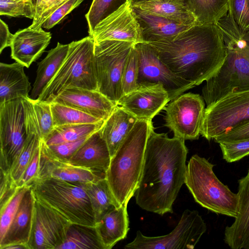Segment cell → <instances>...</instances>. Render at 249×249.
Instances as JSON below:
<instances>
[{"label":"cell","mask_w":249,"mask_h":249,"mask_svg":"<svg viewBox=\"0 0 249 249\" xmlns=\"http://www.w3.org/2000/svg\"><path fill=\"white\" fill-rule=\"evenodd\" d=\"M33 210L34 195L30 187L25 193L12 223L3 238L0 241V249L17 244L24 245L29 249Z\"/></svg>","instance_id":"cell-23"},{"label":"cell","mask_w":249,"mask_h":249,"mask_svg":"<svg viewBox=\"0 0 249 249\" xmlns=\"http://www.w3.org/2000/svg\"><path fill=\"white\" fill-rule=\"evenodd\" d=\"M148 0H130V1L131 2V4H134V3H136L142 2V1H148ZM185 0L186 1V0Z\"/></svg>","instance_id":"cell-50"},{"label":"cell","mask_w":249,"mask_h":249,"mask_svg":"<svg viewBox=\"0 0 249 249\" xmlns=\"http://www.w3.org/2000/svg\"><path fill=\"white\" fill-rule=\"evenodd\" d=\"M21 98L0 104V169L10 171L26 140Z\"/></svg>","instance_id":"cell-11"},{"label":"cell","mask_w":249,"mask_h":249,"mask_svg":"<svg viewBox=\"0 0 249 249\" xmlns=\"http://www.w3.org/2000/svg\"><path fill=\"white\" fill-rule=\"evenodd\" d=\"M139 73V63L135 45L131 51L124 65L121 78L123 96L137 89Z\"/></svg>","instance_id":"cell-37"},{"label":"cell","mask_w":249,"mask_h":249,"mask_svg":"<svg viewBox=\"0 0 249 249\" xmlns=\"http://www.w3.org/2000/svg\"><path fill=\"white\" fill-rule=\"evenodd\" d=\"M132 8L140 26L143 42L171 40L195 25L180 24Z\"/></svg>","instance_id":"cell-22"},{"label":"cell","mask_w":249,"mask_h":249,"mask_svg":"<svg viewBox=\"0 0 249 249\" xmlns=\"http://www.w3.org/2000/svg\"><path fill=\"white\" fill-rule=\"evenodd\" d=\"M238 183V213L225 228L224 241L232 249H249V169Z\"/></svg>","instance_id":"cell-20"},{"label":"cell","mask_w":249,"mask_h":249,"mask_svg":"<svg viewBox=\"0 0 249 249\" xmlns=\"http://www.w3.org/2000/svg\"><path fill=\"white\" fill-rule=\"evenodd\" d=\"M52 102L72 107L103 121L117 106L98 90L81 88L67 89Z\"/></svg>","instance_id":"cell-18"},{"label":"cell","mask_w":249,"mask_h":249,"mask_svg":"<svg viewBox=\"0 0 249 249\" xmlns=\"http://www.w3.org/2000/svg\"><path fill=\"white\" fill-rule=\"evenodd\" d=\"M26 0L31 1L35 4H36V0Z\"/></svg>","instance_id":"cell-51"},{"label":"cell","mask_w":249,"mask_h":249,"mask_svg":"<svg viewBox=\"0 0 249 249\" xmlns=\"http://www.w3.org/2000/svg\"><path fill=\"white\" fill-rule=\"evenodd\" d=\"M51 38V33L42 27L34 29L29 26L19 30L13 35L11 57L28 68L41 56Z\"/></svg>","instance_id":"cell-19"},{"label":"cell","mask_w":249,"mask_h":249,"mask_svg":"<svg viewBox=\"0 0 249 249\" xmlns=\"http://www.w3.org/2000/svg\"><path fill=\"white\" fill-rule=\"evenodd\" d=\"M28 249L26 246L22 244H13L7 246L5 249Z\"/></svg>","instance_id":"cell-49"},{"label":"cell","mask_w":249,"mask_h":249,"mask_svg":"<svg viewBox=\"0 0 249 249\" xmlns=\"http://www.w3.org/2000/svg\"><path fill=\"white\" fill-rule=\"evenodd\" d=\"M0 209H1L14 197L19 188L13 179L10 171L0 170Z\"/></svg>","instance_id":"cell-44"},{"label":"cell","mask_w":249,"mask_h":249,"mask_svg":"<svg viewBox=\"0 0 249 249\" xmlns=\"http://www.w3.org/2000/svg\"><path fill=\"white\" fill-rule=\"evenodd\" d=\"M105 249L95 226L71 223L57 249Z\"/></svg>","instance_id":"cell-31"},{"label":"cell","mask_w":249,"mask_h":249,"mask_svg":"<svg viewBox=\"0 0 249 249\" xmlns=\"http://www.w3.org/2000/svg\"><path fill=\"white\" fill-rule=\"evenodd\" d=\"M104 122L93 124H68L55 126L43 141L47 145L76 141L87 138L100 130Z\"/></svg>","instance_id":"cell-33"},{"label":"cell","mask_w":249,"mask_h":249,"mask_svg":"<svg viewBox=\"0 0 249 249\" xmlns=\"http://www.w3.org/2000/svg\"><path fill=\"white\" fill-rule=\"evenodd\" d=\"M21 100L27 134H36L44 141L54 128L50 103L30 96Z\"/></svg>","instance_id":"cell-24"},{"label":"cell","mask_w":249,"mask_h":249,"mask_svg":"<svg viewBox=\"0 0 249 249\" xmlns=\"http://www.w3.org/2000/svg\"><path fill=\"white\" fill-rule=\"evenodd\" d=\"M94 44L90 36L69 43L68 52L61 67L37 99L51 103L70 88L98 90Z\"/></svg>","instance_id":"cell-5"},{"label":"cell","mask_w":249,"mask_h":249,"mask_svg":"<svg viewBox=\"0 0 249 249\" xmlns=\"http://www.w3.org/2000/svg\"><path fill=\"white\" fill-rule=\"evenodd\" d=\"M249 139V121L231 130L228 132L215 138L217 143L235 142Z\"/></svg>","instance_id":"cell-47"},{"label":"cell","mask_w":249,"mask_h":249,"mask_svg":"<svg viewBox=\"0 0 249 249\" xmlns=\"http://www.w3.org/2000/svg\"><path fill=\"white\" fill-rule=\"evenodd\" d=\"M69 48V44L58 42L56 46L49 50L46 57L38 63L31 98L37 99L51 82L63 63Z\"/></svg>","instance_id":"cell-29"},{"label":"cell","mask_w":249,"mask_h":249,"mask_svg":"<svg viewBox=\"0 0 249 249\" xmlns=\"http://www.w3.org/2000/svg\"><path fill=\"white\" fill-rule=\"evenodd\" d=\"M41 141L38 136L31 133H27L25 144L10 169L11 175L17 186Z\"/></svg>","instance_id":"cell-36"},{"label":"cell","mask_w":249,"mask_h":249,"mask_svg":"<svg viewBox=\"0 0 249 249\" xmlns=\"http://www.w3.org/2000/svg\"><path fill=\"white\" fill-rule=\"evenodd\" d=\"M249 121V90L229 93L206 106L200 135L208 141Z\"/></svg>","instance_id":"cell-9"},{"label":"cell","mask_w":249,"mask_h":249,"mask_svg":"<svg viewBox=\"0 0 249 249\" xmlns=\"http://www.w3.org/2000/svg\"><path fill=\"white\" fill-rule=\"evenodd\" d=\"M135 45L116 40L95 42L98 90L116 105L122 96L121 83L123 70Z\"/></svg>","instance_id":"cell-8"},{"label":"cell","mask_w":249,"mask_h":249,"mask_svg":"<svg viewBox=\"0 0 249 249\" xmlns=\"http://www.w3.org/2000/svg\"><path fill=\"white\" fill-rule=\"evenodd\" d=\"M146 43L171 71L195 87L216 74L226 56L216 24H196L171 40Z\"/></svg>","instance_id":"cell-2"},{"label":"cell","mask_w":249,"mask_h":249,"mask_svg":"<svg viewBox=\"0 0 249 249\" xmlns=\"http://www.w3.org/2000/svg\"><path fill=\"white\" fill-rule=\"evenodd\" d=\"M138 63V86L160 84L168 92L170 101L195 86L175 74L161 60L151 45L146 42L135 44Z\"/></svg>","instance_id":"cell-13"},{"label":"cell","mask_w":249,"mask_h":249,"mask_svg":"<svg viewBox=\"0 0 249 249\" xmlns=\"http://www.w3.org/2000/svg\"><path fill=\"white\" fill-rule=\"evenodd\" d=\"M84 0H68L56 9L45 21L42 27L50 29L57 24L68 14L77 7Z\"/></svg>","instance_id":"cell-45"},{"label":"cell","mask_w":249,"mask_h":249,"mask_svg":"<svg viewBox=\"0 0 249 249\" xmlns=\"http://www.w3.org/2000/svg\"><path fill=\"white\" fill-rule=\"evenodd\" d=\"M40 144L36 149L28 164L22 178L18 183V188L31 187L33 182L38 178L41 155Z\"/></svg>","instance_id":"cell-46"},{"label":"cell","mask_w":249,"mask_h":249,"mask_svg":"<svg viewBox=\"0 0 249 249\" xmlns=\"http://www.w3.org/2000/svg\"><path fill=\"white\" fill-rule=\"evenodd\" d=\"M218 144L223 158L228 162L239 160L249 155V139L235 142H221Z\"/></svg>","instance_id":"cell-40"},{"label":"cell","mask_w":249,"mask_h":249,"mask_svg":"<svg viewBox=\"0 0 249 249\" xmlns=\"http://www.w3.org/2000/svg\"><path fill=\"white\" fill-rule=\"evenodd\" d=\"M153 128L152 121L137 120L111 157L106 178L120 205L127 206L134 196L142 174L147 139Z\"/></svg>","instance_id":"cell-4"},{"label":"cell","mask_w":249,"mask_h":249,"mask_svg":"<svg viewBox=\"0 0 249 249\" xmlns=\"http://www.w3.org/2000/svg\"><path fill=\"white\" fill-rule=\"evenodd\" d=\"M31 187L19 188L16 195L0 210V241L4 237L18 210L26 192Z\"/></svg>","instance_id":"cell-39"},{"label":"cell","mask_w":249,"mask_h":249,"mask_svg":"<svg viewBox=\"0 0 249 249\" xmlns=\"http://www.w3.org/2000/svg\"><path fill=\"white\" fill-rule=\"evenodd\" d=\"M207 226L199 213L185 210L175 228L169 233L149 237L138 231L134 239L126 249H193L206 232Z\"/></svg>","instance_id":"cell-10"},{"label":"cell","mask_w":249,"mask_h":249,"mask_svg":"<svg viewBox=\"0 0 249 249\" xmlns=\"http://www.w3.org/2000/svg\"><path fill=\"white\" fill-rule=\"evenodd\" d=\"M88 137L76 141L51 145H47L44 142L47 151L52 156L60 161L68 162Z\"/></svg>","instance_id":"cell-42"},{"label":"cell","mask_w":249,"mask_h":249,"mask_svg":"<svg viewBox=\"0 0 249 249\" xmlns=\"http://www.w3.org/2000/svg\"><path fill=\"white\" fill-rule=\"evenodd\" d=\"M95 227L105 249H111L127 236L129 229L127 206L122 205L109 210Z\"/></svg>","instance_id":"cell-26"},{"label":"cell","mask_w":249,"mask_h":249,"mask_svg":"<svg viewBox=\"0 0 249 249\" xmlns=\"http://www.w3.org/2000/svg\"><path fill=\"white\" fill-rule=\"evenodd\" d=\"M226 49L221 67L206 81L202 96L209 106L231 93L249 90V31L240 29L230 13L217 23Z\"/></svg>","instance_id":"cell-3"},{"label":"cell","mask_w":249,"mask_h":249,"mask_svg":"<svg viewBox=\"0 0 249 249\" xmlns=\"http://www.w3.org/2000/svg\"><path fill=\"white\" fill-rule=\"evenodd\" d=\"M71 224L64 216L34 196L29 249H57L65 240Z\"/></svg>","instance_id":"cell-14"},{"label":"cell","mask_w":249,"mask_h":249,"mask_svg":"<svg viewBox=\"0 0 249 249\" xmlns=\"http://www.w3.org/2000/svg\"><path fill=\"white\" fill-rule=\"evenodd\" d=\"M201 24H216L229 10L230 0H186Z\"/></svg>","instance_id":"cell-32"},{"label":"cell","mask_w":249,"mask_h":249,"mask_svg":"<svg viewBox=\"0 0 249 249\" xmlns=\"http://www.w3.org/2000/svg\"><path fill=\"white\" fill-rule=\"evenodd\" d=\"M147 13L185 25L199 24L185 0H151L131 4Z\"/></svg>","instance_id":"cell-28"},{"label":"cell","mask_w":249,"mask_h":249,"mask_svg":"<svg viewBox=\"0 0 249 249\" xmlns=\"http://www.w3.org/2000/svg\"><path fill=\"white\" fill-rule=\"evenodd\" d=\"M111 157L100 130L89 136L68 163L96 172L106 173Z\"/></svg>","instance_id":"cell-21"},{"label":"cell","mask_w":249,"mask_h":249,"mask_svg":"<svg viewBox=\"0 0 249 249\" xmlns=\"http://www.w3.org/2000/svg\"><path fill=\"white\" fill-rule=\"evenodd\" d=\"M41 155L37 178H53L65 181L87 183L106 178V173L72 165L52 156L41 141Z\"/></svg>","instance_id":"cell-17"},{"label":"cell","mask_w":249,"mask_h":249,"mask_svg":"<svg viewBox=\"0 0 249 249\" xmlns=\"http://www.w3.org/2000/svg\"><path fill=\"white\" fill-rule=\"evenodd\" d=\"M19 62L0 63V104L12 100L29 97L31 83Z\"/></svg>","instance_id":"cell-25"},{"label":"cell","mask_w":249,"mask_h":249,"mask_svg":"<svg viewBox=\"0 0 249 249\" xmlns=\"http://www.w3.org/2000/svg\"><path fill=\"white\" fill-rule=\"evenodd\" d=\"M214 165L197 154L186 167L185 184L195 200L202 207L217 214L235 218L238 196L221 182L213 171Z\"/></svg>","instance_id":"cell-6"},{"label":"cell","mask_w":249,"mask_h":249,"mask_svg":"<svg viewBox=\"0 0 249 249\" xmlns=\"http://www.w3.org/2000/svg\"><path fill=\"white\" fill-rule=\"evenodd\" d=\"M170 101L164 108L165 126L175 137L185 141L198 139L206 108L203 97L188 92Z\"/></svg>","instance_id":"cell-12"},{"label":"cell","mask_w":249,"mask_h":249,"mask_svg":"<svg viewBox=\"0 0 249 249\" xmlns=\"http://www.w3.org/2000/svg\"><path fill=\"white\" fill-rule=\"evenodd\" d=\"M14 34L9 31L8 25L2 19L0 20V53L8 47H10Z\"/></svg>","instance_id":"cell-48"},{"label":"cell","mask_w":249,"mask_h":249,"mask_svg":"<svg viewBox=\"0 0 249 249\" xmlns=\"http://www.w3.org/2000/svg\"><path fill=\"white\" fill-rule=\"evenodd\" d=\"M91 36L95 42L104 40L143 42L140 25L129 0L118 10L101 21Z\"/></svg>","instance_id":"cell-15"},{"label":"cell","mask_w":249,"mask_h":249,"mask_svg":"<svg viewBox=\"0 0 249 249\" xmlns=\"http://www.w3.org/2000/svg\"><path fill=\"white\" fill-rule=\"evenodd\" d=\"M68 0H36V13L33 22L29 26L31 28L38 29L47 18L60 6Z\"/></svg>","instance_id":"cell-41"},{"label":"cell","mask_w":249,"mask_h":249,"mask_svg":"<svg viewBox=\"0 0 249 249\" xmlns=\"http://www.w3.org/2000/svg\"><path fill=\"white\" fill-rule=\"evenodd\" d=\"M170 101L169 95L162 85L150 84L139 86L123 95L117 105L138 120L152 121Z\"/></svg>","instance_id":"cell-16"},{"label":"cell","mask_w":249,"mask_h":249,"mask_svg":"<svg viewBox=\"0 0 249 249\" xmlns=\"http://www.w3.org/2000/svg\"><path fill=\"white\" fill-rule=\"evenodd\" d=\"M50 104L54 127L105 121L71 107L54 102H52Z\"/></svg>","instance_id":"cell-34"},{"label":"cell","mask_w":249,"mask_h":249,"mask_svg":"<svg viewBox=\"0 0 249 249\" xmlns=\"http://www.w3.org/2000/svg\"><path fill=\"white\" fill-rule=\"evenodd\" d=\"M129 0H93L85 15L89 36L103 20L118 10Z\"/></svg>","instance_id":"cell-35"},{"label":"cell","mask_w":249,"mask_h":249,"mask_svg":"<svg viewBox=\"0 0 249 249\" xmlns=\"http://www.w3.org/2000/svg\"><path fill=\"white\" fill-rule=\"evenodd\" d=\"M31 188L35 197L71 223L95 226L94 215L85 183L37 178Z\"/></svg>","instance_id":"cell-7"},{"label":"cell","mask_w":249,"mask_h":249,"mask_svg":"<svg viewBox=\"0 0 249 249\" xmlns=\"http://www.w3.org/2000/svg\"><path fill=\"white\" fill-rule=\"evenodd\" d=\"M36 4L26 0H0V15L33 19Z\"/></svg>","instance_id":"cell-38"},{"label":"cell","mask_w":249,"mask_h":249,"mask_svg":"<svg viewBox=\"0 0 249 249\" xmlns=\"http://www.w3.org/2000/svg\"><path fill=\"white\" fill-rule=\"evenodd\" d=\"M85 188L90 201L96 224L108 211L121 206L114 196L106 178L85 183Z\"/></svg>","instance_id":"cell-30"},{"label":"cell","mask_w":249,"mask_h":249,"mask_svg":"<svg viewBox=\"0 0 249 249\" xmlns=\"http://www.w3.org/2000/svg\"><path fill=\"white\" fill-rule=\"evenodd\" d=\"M137 120L131 113L117 105L110 116L104 121L100 131L107 144L111 157L131 131Z\"/></svg>","instance_id":"cell-27"},{"label":"cell","mask_w":249,"mask_h":249,"mask_svg":"<svg viewBox=\"0 0 249 249\" xmlns=\"http://www.w3.org/2000/svg\"><path fill=\"white\" fill-rule=\"evenodd\" d=\"M229 11L240 29L249 31V0H230Z\"/></svg>","instance_id":"cell-43"},{"label":"cell","mask_w":249,"mask_h":249,"mask_svg":"<svg viewBox=\"0 0 249 249\" xmlns=\"http://www.w3.org/2000/svg\"><path fill=\"white\" fill-rule=\"evenodd\" d=\"M188 152L185 140L152 129L134 195L140 207L161 215L173 213L174 202L185 183Z\"/></svg>","instance_id":"cell-1"}]
</instances>
